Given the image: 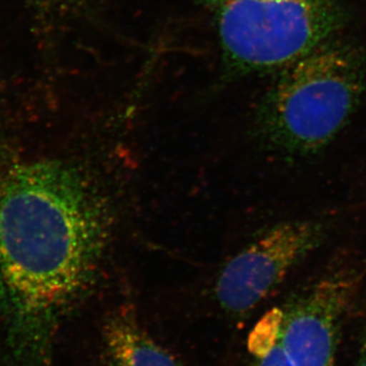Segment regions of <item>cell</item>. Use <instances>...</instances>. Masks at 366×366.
I'll use <instances>...</instances> for the list:
<instances>
[{"mask_svg":"<svg viewBox=\"0 0 366 366\" xmlns=\"http://www.w3.org/2000/svg\"><path fill=\"white\" fill-rule=\"evenodd\" d=\"M283 310L274 308L257 322L249 336L250 352L261 358L276 346L280 337Z\"/></svg>","mask_w":366,"mask_h":366,"instance_id":"cell-7","label":"cell"},{"mask_svg":"<svg viewBox=\"0 0 366 366\" xmlns=\"http://www.w3.org/2000/svg\"><path fill=\"white\" fill-rule=\"evenodd\" d=\"M366 93V50L331 37L279 69L257 112L261 137L288 155L324 150Z\"/></svg>","mask_w":366,"mask_h":366,"instance_id":"cell-2","label":"cell"},{"mask_svg":"<svg viewBox=\"0 0 366 366\" xmlns=\"http://www.w3.org/2000/svg\"><path fill=\"white\" fill-rule=\"evenodd\" d=\"M352 288L350 277L332 274L305 289L282 310L279 344L293 365H333Z\"/></svg>","mask_w":366,"mask_h":366,"instance_id":"cell-5","label":"cell"},{"mask_svg":"<svg viewBox=\"0 0 366 366\" xmlns=\"http://www.w3.org/2000/svg\"><path fill=\"white\" fill-rule=\"evenodd\" d=\"M325 228L317 221L277 224L224 267L216 282L224 310L243 314L261 302L322 243Z\"/></svg>","mask_w":366,"mask_h":366,"instance_id":"cell-4","label":"cell"},{"mask_svg":"<svg viewBox=\"0 0 366 366\" xmlns=\"http://www.w3.org/2000/svg\"><path fill=\"white\" fill-rule=\"evenodd\" d=\"M110 216L85 173L59 160L0 165V325L9 366H48L64 310L95 278Z\"/></svg>","mask_w":366,"mask_h":366,"instance_id":"cell-1","label":"cell"},{"mask_svg":"<svg viewBox=\"0 0 366 366\" xmlns=\"http://www.w3.org/2000/svg\"><path fill=\"white\" fill-rule=\"evenodd\" d=\"M358 366H366V357L360 361V365Z\"/></svg>","mask_w":366,"mask_h":366,"instance_id":"cell-10","label":"cell"},{"mask_svg":"<svg viewBox=\"0 0 366 366\" xmlns=\"http://www.w3.org/2000/svg\"><path fill=\"white\" fill-rule=\"evenodd\" d=\"M104 337L113 366H179L147 334L131 310H119L107 320Z\"/></svg>","mask_w":366,"mask_h":366,"instance_id":"cell-6","label":"cell"},{"mask_svg":"<svg viewBox=\"0 0 366 366\" xmlns=\"http://www.w3.org/2000/svg\"><path fill=\"white\" fill-rule=\"evenodd\" d=\"M76 0H32L34 4L41 9H66V6L74 4Z\"/></svg>","mask_w":366,"mask_h":366,"instance_id":"cell-9","label":"cell"},{"mask_svg":"<svg viewBox=\"0 0 366 366\" xmlns=\"http://www.w3.org/2000/svg\"><path fill=\"white\" fill-rule=\"evenodd\" d=\"M211 16L231 78L278 71L348 23L342 0H190Z\"/></svg>","mask_w":366,"mask_h":366,"instance_id":"cell-3","label":"cell"},{"mask_svg":"<svg viewBox=\"0 0 366 366\" xmlns=\"http://www.w3.org/2000/svg\"><path fill=\"white\" fill-rule=\"evenodd\" d=\"M257 366H295L289 360L288 356L284 352L280 344H277L269 351L266 355L259 358V365Z\"/></svg>","mask_w":366,"mask_h":366,"instance_id":"cell-8","label":"cell"}]
</instances>
